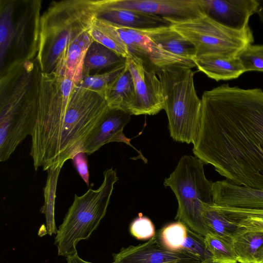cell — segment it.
<instances>
[{
	"instance_id": "2",
	"label": "cell",
	"mask_w": 263,
	"mask_h": 263,
	"mask_svg": "<svg viewBox=\"0 0 263 263\" xmlns=\"http://www.w3.org/2000/svg\"><path fill=\"white\" fill-rule=\"evenodd\" d=\"M97 17V1L52 2L41 15L36 60L42 73L61 78L70 48L88 32Z\"/></svg>"
},
{
	"instance_id": "8",
	"label": "cell",
	"mask_w": 263,
	"mask_h": 263,
	"mask_svg": "<svg viewBox=\"0 0 263 263\" xmlns=\"http://www.w3.org/2000/svg\"><path fill=\"white\" fill-rule=\"evenodd\" d=\"M163 17L173 29L194 45L196 57H235L254 41L250 28L242 31L232 30L206 14L189 18Z\"/></svg>"
},
{
	"instance_id": "17",
	"label": "cell",
	"mask_w": 263,
	"mask_h": 263,
	"mask_svg": "<svg viewBox=\"0 0 263 263\" xmlns=\"http://www.w3.org/2000/svg\"><path fill=\"white\" fill-rule=\"evenodd\" d=\"M137 30L170 53L189 60L196 57L194 45L170 25Z\"/></svg>"
},
{
	"instance_id": "10",
	"label": "cell",
	"mask_w": 263,
	"mask_h": 263,
	"mask_svg": "<svg viewBox=\"0 0 263 263\" xmlns=\"http://www.w3.org/2000/svg\"><path fill=\"white\" fill-rule=\"evenodd\" d=\"M105 7L139 11L165 17L189 18L201 15L198 0H103Z\"/></svg>"
},
{
	"instance_id": "26",
	"label": "cell",
	"mask_w": 263,
	"mask_h": 263,
	"mask_svg": "<svg viewBox=\"0 0 263 263\" xmlns=\"http://www.w3.org/2000/svg\"><path fill=\"white\" fill-rule=\"evenodd\" d=\"M126 63L118 66L102 73L86 77L77 84V86L96 91L104 96L107 86L114 81L125 68Z\"/></svg>"
},
{
	"instance_id": "28",
	"label": "cell",
	"mask_w": 263,
	"mask_h": 263,
	"mask_svg": "<svg viewBox=\"0 0 263 263\" xmlns=\"http://www.w3.org/2000/svg\"><path fill=\"white\" fill-rule=\"evenodd\" d=\"M236 57L246 72H263V45L249 44L241 50Z\"/></svg>"
},
{
	"instance_id": "23",
	"label": "cell",
	"mask_w": 263,
	"mask_h": 263,
	"mask_svg": "<svg viewBox=\"0 0 263 263\" xmlns=\"http://www.w3.org/2000/svg\"><path fill=\"white\" fill-rule=\"evenodd\" d=\"M213 206L226 218L238 227L263 229V210L241 209L215 204Z\"/></svg>"
},
{
	"instance_id": "7",
	"label": "cell",
	"mask_w": 263,
	"mask_h": 263,
	"mask_svg": "<svg viewBox=\"0 0 263 263\" xmlns=\"http://www.w3.org/2000/svg\"><path fill=\"white\" fill-rule=\"evenodd\" d=\"M204 164L196 156L184 155L164 182L178 201L175 219L203 236L209 233L203 218L204 209L206 205L213 204V182L205 176Z\"/></svg>"
},
{
	"instance_id": "18",
	"label": "cell",
	"mask_w": 263,
	"mask_h": 263,
	"mask_svg": "<svg viewBox=\"0 0 263 263\" xmlns=\"http://www.w3.org/2000/svg\"><path fill=\"white\" fill-rule=\"evenodd\" d=\"M192 61L199 71L216 81L236 79L246 72L237 57L207 55L195 57Z\"/></svg>"
},
{
	"instance_id": "22",
	"label": "cell",
	"mask_w": 263,
	"mask_h": 263,
	"mask_svg": "<svg viewBox=\"0 0 263 263\" xmlns=\"http://www.w3.org/2000/svg\"><path fill=\"white\" fill-rule=\"evenodd\" d=\"M213 204L206 205L203 213L209 233L218 235L231 243L239 227L226 218Z\"/></svg>"
},
{
	"instance_id": "29",
	"label": "cell",
	"mask_w": 263,
	"mask_h": 263,
	"mask_svg": "<svg viewBox=\"0 0 263 263\" xmlns=\"http://www.w3.org/2000/svg\"><path fill=\"white\" fill-rule=\"evenodd\" d=\"M130 232L139 240L151 239L156 234L153 222L144 216H140L133 221L130 226Z\"/></svg>"
},
{
	"instance_id": "35",
	"label": "cell",
	"mask_w": 263,
	"mask_h": 263,
	"mask_svg": "<svg viewBox=\"0 0 263 263\" xmlns=\"http://www.w3.org/2000/svg\"><path fill=\"white\" fill-rule=\"evenodd\" d=\"M190 263H203L202 262H190Z\"/></svg>"
},
{
	"instance_id": "9",
	"label": "cell",
	"mask_w": 263,
	"mask_h": 263,
	"mask_svg": "<svg viewBox=\"0 0 263 263\" xmlns=\"http://www.w3.org/2000/svg\"><path fill=\"white\" fill-rule=\"evenodd\" d=\"M135 86L136 104L134 115H154L163 109L164 99L160 80L156 71L141 59L126 58Z\"/></svg>"
},
{
	"instance_id": "20",
	"label": "cell",
	"mask_w": 263,
	"mask_h": 263,
	"mask_svg": "<svg viewBox=\"0 0 263 263\" xmlns=\"http://www.w3.org/2000/svg\"><path fill=\"white\" fill-rule=\"evenodd\" d=\"M232 245L239 263H254L259 250L263 248V229L239 227Z\"/></svg>"
},
{
	"instance_id": "1",
	"label": "cell",
	"mask_w": 263,
	"mask_h": 263,
	"mask_svg": "<svg viewBox=\"0 0 263 263\" xmlns=\"http://www.w3.org/2000/svg\"><path fill=\"white\" fill-rule=\"evenodd\" d=\"M201 101L195 156L232 183L263 189V90L224 84Z\"/></svg>"
},
{
	"instance_id": "30",
	"label": "cell",
	"mask_w": 263,
	"mask_h": 263,
	"mask_svg": "<svg viewBox=\"0 0 263 263\" xmlns=\"http://www.w3.org/2000/svg\"><path fill=\"white\" fill-rule=\"evenodd\" d=\"M89 33L94 41L114 51L118 55L126 59L131 56L128 50L93 25L90 29Z\"/></svg>"
},
{
	"instance_id": "3",
	"label": "cell",
	"mask_w": 263,
	"mask_h": 263,
	"mask_svg": "<svg viewBox=\"0 0 263 263\" xmlns=\"http://www.w3.org/2000/svg\"><path fill=\"white\" fill-rule=\"evenodd\" d=\"M41 73L23 65L1 76L0 161L7 160L32 134L36 118Z\"/></svg>"
},
{
	"instance_id": "34",
	"label": "cell",
	"mask_w": 263,
	"mask_h": 263,
	"mask_svg": "<svg viewBox=\"0 0 263 263\" xmlns=\"http://www.w3.org/2000/svg\"><path fill=\"white\" fill-rule=\"evenodd\" d=\"M254 263H263V248L260 249L257 253Z\"/></svg>"
},
{
	"instance_id": "27",
	"label": "cell",
	"mask_w": 263,
	"mask_h": 263,
	"mask_svg": "<svg viewBox=\"0 0 263 263\" xmlns=\"http://www.w3.org/2000/svg\"><path fill=\"white\" fill-rule=\"evenodd\" d=\"M181 249L198 257L203 263H213L212 256L206 246L204 236L188 227Z\"/></svg>"
},
{
	"instance_id": "33",
	"label": "cell",
	"mask_w": 263,
	"mask_h": 263,
	"mask_svg": "<svg viewBox=\"0 0 263 263\" xmlns=\"http://www.w3.org/2000/svg\"><path fill=\"white\" fill-rule=\"evenodd\" d=\"M258 7L256 13L258 14L259 19L263 23V0H257Z\"/></svg>"
},
{
	"instance_id": "12",
	"label": "cell",
	"mask_w": 263,
	"mask_h": 263,
	"mask_svg": "<svg viewBox=\"0 0 263 263\" xmlns=\"http://www.w3.org/2000/svg\"><path fill=\"white\" fill-rule=\"evenodd\" d=\"M203 12L223 26L242 31L250 28V16L256 13L257 0H198Z\"/></svg>"
},
{
	"instance_id": "16",
	"label": "cell",
	"mask_w": 263,
	"mask_h": 263,
	"mask_svg": "<svg viewBox=\"0 0 263 263\" xmlns=\"http://www.w3.org/2000/svg\"><path fill=\"white\" fill-rule=\"evenodd\" d=\"M104 97L109 108L123 110L134 115L136 96L127 62L120 74L106 88Z\"/></svg>"
},
{
	"instance_id": "11",
	"label": "cell",
	"mask_w": 263,
	"mask_h": 263,
	"mask_svg": "<svg viewBox=\"0 0 263 263\" xmlns=\"http://www.w3.org/2000/svg\"><path fill=\"white\" fill-rule=\"evenodd\" d=\"M116 263H189L201 262L185 251H172L163 248L157 234L147 242L137 246L122 248L112 255Z\"/></svg>"
},
{
	"instance_id": "24",
	"label": "cell",
	"mask_w": 263,
	"mask_h": 263,
	"mask_svg": "<svg viewBox=\"0 0 263 263\" xmlns=\"http://www.w3.org/2000/svg\"><path fill=\"white\" fill-rule=\"evenodd\" d=\"M204 239L206 246L212 256L213 263H238L230 242L211 233H208Z\"/></svg>"
},
{
	"instance_id": "31",
	"label": "cell",
	"mask_w": 263,
	"mask_h": 263,
	"mask_svg": "<svg viewBox=\"0 0 263 263\" xmlns=\"http://www.w3.org/2000/svg\"><path fill=\"white\" fill-rule=\"evenodd\" d=\"M78 173L87 186H89V174L88 168L87 160L86 154L80 152L72 159Z\"/></svg>"
},
{
	"instance_id": "19",
	"label": "cell",
	"mask_w": 263,
	"mask_h": 263,
	"mask_svg": "<svg viewBox=\"0 0 263 263\" xmlns=\"http://www.w3.org/2000/svg\"><path fill=\"white\" fill-rule=\"evenodd\" d=\"M126 59L94 41L89 46L83 63L82 78L99 74L103 69L111 70L126 63Z\"/></svg>"
},
{
	"instance_id": "32",
	"label": "cell",
	"mask_w": 263,
	"mask_h": 263,
	"mask_svg": "<svg viewBox=\"0 0 263 263\" xmlns=\"http://www.w3.org/2000/svg\"><path fill=\"white\" fill-rule=\"evenodd\" d=\"M66 259L67 263H93L84 260L79 257L78 253L72 256H69L67 257ZM110 263L116 262L113 261L112 262Z\"/></svg>"
},
{
	"instance_id": "25",
	"label": "cell",
	"mask_w": 263,
	"mask_h": 263,
	"mask_svg": "<svg viewBox=\"0 0 263 263\" xmlns=\"http://www.w3.org/2000/svg\"><path fill=\"white\" fill-rule=\"evenodd\" d=\"M187 227L177 221L165 226L156 234L160 245L172 251H184L181 249L186 235Z\"/></svg>"
},
{
	"instance_id": "5",
	"label": "cell",
	"mask_w": 263,
	"mask_h": 263,
	"mask_svg": "<svg viewBox=\"0 0 263 263\" xmlns=\"http://www.w3.org/2000/svg\"><path fill=\"white\" fill-rule=\"evenodd\" d=\"M156 73L162 85L171 137L175 141L194 145L200 130L202 101L196 92L194 72L190 67L172 66Z\"/></svg>"
},
{
	"instance_id": "21",
	"label": "cell",
	"mask_w": 263,
	"mask_h": 263,
	"mask_svg": "<svg viewBox=\"0 0 263 263\" xmlns=\"http://www.w3.org/2000/svg\"><path fill=\"white\" fill-rule=\"evenodd\" d=\"M62 166L52 167L47 170V178L44 188V203L40 211L45 216L46 229L49 235L57 234L54 219V205L58 177Z\"/></svg>"
},
{
	"instance_id": "15",
	"label": "cell",
	"mask_w": 263,
	"mask_h": 263,
	"mask_svg": "<svg viewBox=\"0 0 263 263\" xmlns=\"http://www.w3.org/2000/svg\"><path fill=\"white\" fill-rule=\"evenodd\" d=\"M97 17L136 30L170 25L163 16L133 10L105 7L99 1H97Z\"/></svg>"
},
{
	"instance_id": "13",
	"label": "cell",
	"mask_w": 263,
	"mask_h": 263,
	"mask_svg": "<svg viewBox=\"0 0 263 263\" xmlns=\"http://www.w3.org/2000/svg\"><path fill=\"white\" fill-rule=\"evenodd\" d=\"M131 116L130 114L123 110L109 108L86 138L82 152L91 155L104 145L112 142L125 143L137 151L130 144V139L123 132L124 127L129 122Z\"/></svg>"
},
{
	"instance_id": "4",
	"label": "cell",
	"mask_w": 263,
	"mask_h": 263,
	"mask_svg": "<svg viewBox=\"0 0 263 263\" xmlns=\"http://www.w3.org/2000/svg\"><path fill=\"white\" fill-rule=\"evenodd\" d=\"M40 1H1V74L36 58Z\"/></svg>"
},
{
	"instance_id": "14",
	"label": "cell",
	"mask_w": 263,
	"mask_h": 263,
	"mask_svg": "<svg viewBox=\"0 0 263 263\" xmlns=\"http://www.w3.org/2000/svg\"><path fill=\"white\" fill-rule=\"evenodd\" d=\"M213 204L220 206L263 210V189L239 185L227 180L213 183Z\"/></svg>"
},
{
	"instance_id": "6",
	"label": "cell",
	"mask_w": 263,
	"mask_h": 263,
	"mask_svg": "<svg viewBox=\"0 0 263 263\" xmlns=\"http://www.w3.org/2000/svg\"><path fill=\"white\" fill-rule=\"evenodd\" d=\"M118 180L116 171L112 167L107 169L98 189H90L81 196L74 195L55 237L59 255L67 258L78 253V242L88 239L105 216Z\"/></svg>"
}]
</instances>
